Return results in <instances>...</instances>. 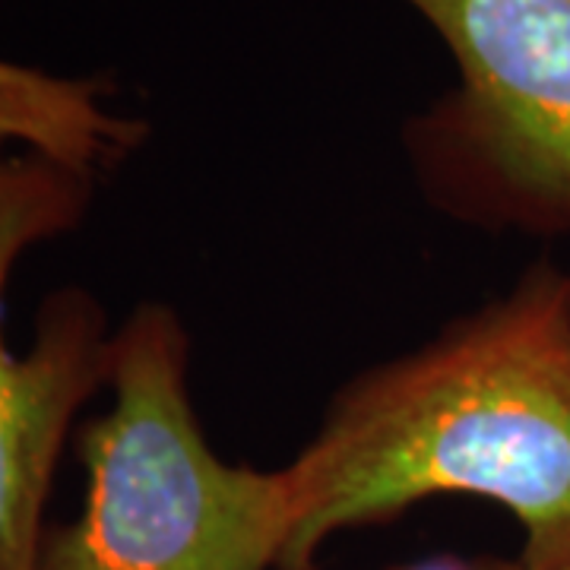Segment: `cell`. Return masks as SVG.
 <instances>
[{
    "mask_svg": "<svg viewBox=\"0 0 570 570\" xmlns=\"http://www.w3.org/2000/svg\"><path fill=\"white\" fill-rule=\"evenodd\" d=\"M99 181L0 137V570H39L55 475L80 412L108 387L115 340L102 302L63 285L41 302L36 336L17 352L7 340V292L32 250L86 223Z\"/></svg>",
    "mask_w": 570,
    "mask_h": 570,
    "instance_id": "obj_4",
    "label": "cell"
},
{
    "mask_svg": "<svg viewBox=\"0 0 570 570\" xmlns=\"http://www.w3.org/2000/svg\"><path fill=\"white\" fill-rule=\"evenodd\" d=\"M390 570H504V561H485V564H469L460 558H428L419 564H396Z\"/></svg>",
    "mask_w": 570,
    "mask_h": 570,
    "instance_id": "obj_6",
    "label": "cell"
},
{
    "mask_svg": "<svg viewBox=\"0 0 570 570\" xmlns=\"http://www.w3.org/2000/svg\"><path fill=\"white\" fill-rule=\"evenodd\" d=\"M111 403L80 428L86 494L48 527L39 570H276L283 469L228 463L190 396V333L140 302L111 340Z\"/></svg>",
    "mask_w": 570,
    "mask_h": 570,
    "instance_id": "obj_2",
    "label": "cell"
},
{
    "mask_svg": "<svg viewBox=\"0 0 570 570\" xmlns=\"http://www.w3.org/2000/svg\"><path fill=\"white\" fill-rule=\"evenodd\" d=\"M504 570H523L517 561H504Z\"/></svg>",
    "mask_w": 570,
    "mask_h": 570,
    "instance_id": "obj_7",
    "label": "cell"
},
{
    "mask_svg": "<svg viewBox=\"0 0 570 570\" xmlns=\"http://www.w3.org/2000/svg\"><path fill=\"white\" fill-rule=\"evenodd\" d=\"M149 121L121 108L108 73H58L0 58V137L105 178L137 156Z\"/></svg>",
    "mask_w": 570,
    "mask_h": 570,
    "instance_id": "obj_5",
    "label": "cell"
},
{
    "mask_svg": "<svg viewBox=\"0 0 570 570\" xmlns=\"http://www.w3.org/2000/svg\"><path fill=\"white\" fill-rule=\"evenodd\" d=\"M276 570L425 498H485L520 523L523 570H570V269L532 264L422 346L358 371L283 466Z\"/></svg>",
    "mask_w": 570,
    "mask_h": 570,
    "instance_id": "obj_1",
    "label": "cell"
},
{
    "mask_svg": "<svg viewBox=\"0 0 570 570\" xmlns=\"http://www.w3.org/2000/svg\"><path fill=\"white\" fill-rule=\"evenodd\" d=\"M456 82L403 127L422 197L456 223L570 235V0H403Z\"/></svg>",
    "mask_w": 570,
    "mask_h": 570,
    "instance_id": "obj_3",
    "label": "cell"
}]
</instances>
